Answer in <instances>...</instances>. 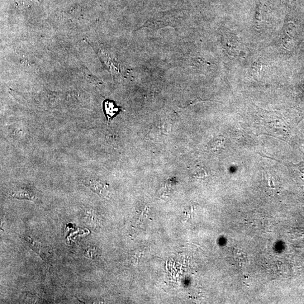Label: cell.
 <instances>
[{"mask_svg": "<svg viewBox=\"0 0 304 304\" xmlns=\"http://www.w3.org/2000/svg\"><path fill=\"white\" fill-rule=\"evenodd\" d=\"M83 183L99 195L107 196L108 192V186L106 184L99 181V180L94 179H86L83 180Z\"/></svg>", "mask_w": 304, "mask_h": 304, "instance_id": "6da1fadb", "label": "cell"}, {"mask_svg": "<svg viewBox=\"0 0 304 304\" xmlns=\"http://www.w3.org/2000/svg\"><path fill=\"white\" fill-rule=\"evenodd\" d=\"M103 109L104 114L107 118L108 122L110 121L113 118L119 113L120 108L118 107L113 101L106 100L103 104Z\"/></svg>", "mask_w": 304, "mask_h": 304, "instance_id": "7a4b0ae2", "label": "cell"}, {"mask_svg": "<svg viewBox=\"0 0 304 304\" xmlns=\"http://www.w3.org/2000/svg\"><path fill=\"white\" fill-rule=\"evenodd\" d=\"M13 196L20 199H30V200H32L34 198V196L31 193L26 191V190H22V191L16 192L13 194Z\"/></svg>", "mask_w": 304, "mask_h": 304, "instance_id": "3957f363", "label": "cell"}, {"mask_svg": "<svg viewBox=\"0 0 304 304\" xmlns=\"http://www.w3.org/2000/svg\"><path fill=\"white\" fill-rule=\"evenodd\" d=\"M221 139H215L213 140L210 144V147L211 150H219L222 145Z\"/></svg>", "mask_w": 304, "mask_h": 304, "instance_id": "277c9868", "label": "cell"}]
</instances>
